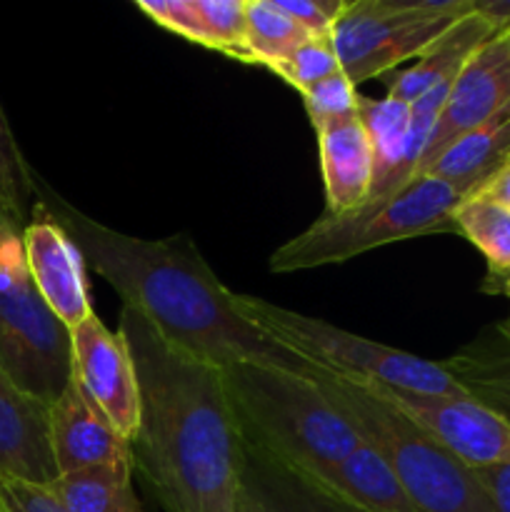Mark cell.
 <instances>
[{"label": "cell", "mask_w": 510, "mask_h": 512, "mask_svg": "<svg viewBox=\"0 0 510 512\" xmlns=\"http://www.w3.org/2000/svg\"><path fill=\"white\" fill-rule=\"evenodd\" d=\"M120 335L140 385V428L130 468L165 512H235L245 443L223 370L170 345L133 308Z\"/></svg>", "instance_id": "1"}, {"label": "cell", "mask_w": 510, "mask_h": 512, "mask_svg": "<svg viewBox=\"0 0 510 512\" xmlns=\"http://www.w3.org/2000/svg\"><path fill=\"white\" fill-rule=\"evenodd\" d=\"M35 205L68 233L85 265L170 345L215 368L260 363L315 378L318 368L235 308V293L190 240H145L98 223L38 180Z\"/></svg>", "instance_id": "2"}, {"label": "cell", "mask_w": 510, "mask_h": 512, "mask_svg": "<svg viewBox=\"0 0 510 512\" xmlns=\"http://www.w3.org/2000/svg\"><path fill=\"white\" fill-rule=\"evenodd\" d=\"M220 370L243 440L280 463L320 480L363 443L315 378L260 363Z\"/></svg>", "instance_id": "3"}, {"label": "cell", "mask_w": 510, "mask_h": 512, "mask_svg": "<svg viewBox=\"0 0 510 512\" xmlns=\"http://www.w3.org/2000/svg\"><path fill=\"white\" fill-rule=\"evenodd\" d=\"M330 403L393 468L418 512H495L475 470L358 380L315 373Z\"/></svg>", "instance_id": "4"}, {"label": "cell", "mask_w": 510, "mask_h": 512, "mask_svg": "<svg viewBox=\"0 0 510 512\" xmlns=\"http://www.w3.org/2000/svg\"><path fill=\"white\" fill-rule=\"evenodd\" d=\"M463 198L468 193L455 185L433 175H418L388 198L370 200L343 215L325 213L270 255V270L298 273L338 265L400 240L455 233L453 210Z\"/></svg>", "instance_id": "5"}, {"label": "cell", "mask_w": 510, "mask_h": 512, "mask_svg": "<svg viewBox=\"0 0 510 512\" xmlns=\"http://www.w3.org/2000/svg\"><path fill=\"white\" fill-rule=\"evenodd\" d=\"M235 308L263 333L325 373L360 380V383L408 390V393L468 398V393L455 383L443 363L375 343L363 335L348 333L338 325L280 308L253 295L235 293Z\"/></svg>", "instance_id": "6"}, {"label": "cell", "mask_w": 510, "mask_h": 512, "mask_svg": "<svg viewBox=\"0 0 510 512\" xmlns=\"http://www.w3.org/2000/svg\"><path fill=\"white\" fill-rule=\"evenodd\" d=\"M0 368L50 408L73 378L70 330L45 305L25 263L23 230L0 215Z\"/></svg>", "instance_id": "7"}, {"label": "cell", "mask_w": 510, "mask_h": 512, "mask_svg": "<svg viewBox=\"0 0 510 512\" xmlns=\"http://www.w3.org/2000/svg\"><path fill=\"white\" fill-rule=\"evenodd\" d=\"M470 13L473 0H348L330 45L343 75L358 88L385 78L403 60L423 58Z\"/></svg>", "instance_id": "8"}, {"label": "cell", "mask_w": 510, "mask_h": 512, "mask_svg": "<svg viewBox=\"0 0 510 512\" xmlns=\"http://www.w3.org/2000/svg\"><path fill=\"white\" fill-rule=\"evenodd\" d=\"M360 383V380H358ZM473 470L510 460V425L470 398L408 393L363 383Z\"/></svg>", "instance_id": "9"}, {"label": "cell", "mask_w": 510, "mask_h": 512, "mask_svg": "<svg viewBox=\"0 0 510 512\" xmlns=\"http://www.w3.org/2000/svg\"><path fill=\"white\" fill-rule=\"evenodd\" d=\"M73 378L83 385L95 405L108 415L125 440L140 428V385L133 355L125 338L105 328L93 313L70 330Z\"/></svg>", "instance_id": "10"}, {"label": "cell", "mask_w": 510, "mask_h": 512, "mask_svg": "<svg viewBox=\"0 0 510 512\" xmlns=\"http://www.w3.org/2000/svg\"><path fill=\"white\" fill-rule=\"evenodd\" d=\"M510 103V38L498 33L475 50L450 88L433 135L420 158L415 178L430 165V160L448 148L460 135L488 123Z\"/></svg>", "instance_id": "11"}, {"label": "cell", "mask_w": 510, "mask_h": 512, "mask_svg": "<svg viewBox=\"0 0 510 512\" xmlns=\"http://www.w3.org/2000/svg\"><path fill=\"white\" fill-rule=\"evenodd\" d=\"M23 248L35 290L55 318L68 330L83 323L93 313L85 260L68 233L38 205H33L30 223L23 228Z\"/></svg>", "instance_id": "12"}, {"label": "cell", "mask_w": 510, "mask_h": 512, "mask_svg": "<svg viewBox=\"0 0 510 512\" xmlns=\"http://www.w3.org/2000/svg\"><path fill=\"white\" fill-rule=\"evenodd\" d=\"M50 453L60 475L130 463V440L90 400L75 378L65 385L48 415Z\"/></svg>", "instance_id": "13"}, {"label": "cell", "mask_w": 510, "mask_h": 512, "mask_svg": "<svg viewBox=\"0 0 510 512\" xmlns=\"http://www.w3.org/2000/svg\"><path fill=\"white\" fill-rule=\"evenodd\" d=\"M245 443V440H243ZM235 512H365L318 478L245 443L243 483Z\"/></svg>", "instance_id": "14"}, {"label": "cell", "mask_w": 510, "mask_h": 512, "mask_svg": "<svg viewBox=\"0 0 510 512\" xmlns=\"http://www.w3.org/2000/svg\"><path fill=\"white\" fill-rule=\"evenodd\" d=\"M48 415V405L30 398L0 368V475L40 485L58 480Z\"/></svg>", "instance_id": "15"}, {"label": "cell", "mask_w": 510, "mask_h": 512, "mask_svg": "<svg viewBox=\"0 0 510 512\" xmlns=\"http://www.w3.org/2000/svg\"><path fill=\"white\" fill-rule=\"evenodd\" d=\"M320 148L325 200L330 215H343L368 203L375 178V155L360 115L333 120L315 130Z\"/></svg>", "instance_id": "16"}, {"label": "cell", "mask_w": 510, "mask_h": 512, "mask_svg": "<svg viewBox=\"0 0 510 512\" xmlns=\"http://www.w3.org/2000/svg\"><path fill=\"white\" fill-rule=\"evenodd\" d=\"M153 23L190 43L250 63L245 45V0H138Z\"/></svg>", "instance_id": "17"}, {"label": "cell", "mask_w": 510, "mask_h": 512, "mask_svg": "<svg viewBox=\"0 0 510 512\" xmlns=\"http://www.w3.org/2000/svg\"><path fill=\"white\" fill-rule=\"evenodd\" d=\"M493 35H498V30L473 10L463 20H458L423 58H418L413 68L395 73L393 78L385 80L388 98L413 105L415 100L428 95L430 90L453 88L455 78L465 68V63Z\"/></svg>", "instance_id": "18"}, {"label": "cell", "mask_w": 510, "mask_h": 512, "mask_svg": "<svg viewBox=\"0 0 510 512\" xmlns=\"http://www.w3.org/2000/svg\"><path fill=\"white\" fill-rule=\"evenodd\" d=\"M443 368L470 400L485 405L510 425V318L450 355Z\"/></svg>", "instance_id": "19"}, {"label": "cell", "mask_w": 510, "mask_h": 512, "mask_svg": "<svg viewBox=\"0 0 510 512\" xmlns=\"http://www.w3.org/2000/svg\"><path fill=\"white\" fill-rule=\"evenodd\" d=\"M510 163V103L488 123L440 150L420 175H433L473 195L488 178Z\"/></svg>", "instance_id": "20"}, {"label": "cell", "mask_w": 510, "mask_h": 512, "mask_svg": "<svg viewBox=\"0 0 510 512\" xmlns=\"http://www.w3.org/2000/svg\"><path fill=\"white\" fill-rule=\"evenodd\" d=\"M358 115L365 125L375 155V178L370 200H383L410 183L405 173V145H408L410 105L400 100H370L360 95Z\"/></svg>", "instance_id": "21"}, {"label": "cell", "mask_w": 510, "mask_h": 512, "mask_svg": "<svg viewBox=\"0 0 510 512\" xmlns=\"http://www.w3.org/2000/svg\"><path fill=\"white\" fill-rule=\"evenodd\" d=\"M320 483L333 488L335 493L365 512H418L400 480L395 478L393 468L365 440L338 468L320 478Z\"/></svg>", "instance_id": "22"}, {"label": "cell", "mask_w": 510, "mask_h": 512, "mask_svg": "<svg viewBox=\"0 0 510 512\" xmlns=\"http://www.w3.org/2000/svg\"><path fill=\"white\" fill-rule=\"evenodd\" d=\"M53 488L70 512H143L130 463L60 475Z\"/></svg>", "instance_id": "23"}, {"label": "cell", "mask_w": 510, "mask_h": 512, "mask_svg": "<svg viewBox=\"0 0 510 512\" xmlns=\"http://www.w3.org/2000/svg\"><path fill=\"white\" fill-rule=\"evenodd\" d=\"M313 35L280 13L273 0H245V45L250 63L278 68Z\"/></svg>", "instance_id": "24"}, {"label": "cell", "mask_w": 510, "mask_h": 512, "mask_svg": "<svg viewBox=\"0 0 510 512\" xmlns=\"http://www.w3.org/2000/svg\"><path fill=\"white\" fill-rule=\"evenodd\" d=\"M455 233L475 245L488 260V275L510 273V210L493 200L468 195L453 210Z\"/></svg>", "instance_id": "25"}, {"label": "cell", "mask_w": 510, "mask_h": 512, "mask_svg": "<svg viewBox=\"0 0 510 512\" xmlns=\"http://www.w3.org/2000/svg\"><path fill=\"white\" fill-rule=\"evenodd\" d=\"M35 195H38V178L25 163L0 105V215L23 230L33 215Z\"/></svg>", "instance_id": "26"}, {"label": "cell", "mask_w": 510, "mask_h": 512, "mask_svg": "<svg viewBox=\"0 0 510 512\" xmlns=\"http://www.w3.org/2000/svg\"><path fill=\"white\" fill-rule=\"evenodd\" d=\"M273 73L303 95L305 90L318 85L320 80L333 78V75L343 73V70H340L338 55H335L333 45H330V38H310L285 63L273 68Z\"/></svg>", "instance_id": "27"}, {"label": "cell", "mask_w": 510, "mask_h": 512, "mask_svg": "<svg viewBox=\"0 0 510 512\" xmlns=\"http://www.w3.org/2000/svg\"><path fill=\"white\" fill-rule=\"evenodd\" d=\"M303 105L308 110V118L313 123V130H318L320 125H328L333 120L348 118V115L358 113V90L355 85L345 78L343 73L333 75V78L320 80L318 85H313L310 90H305Z\"/></svg>", "instance_id": "28"}, {"label": "cell", "mask_w": 510, "mask_h": 512, "mask_svg": "<svg viewBox=\"0 0 510 512\" xmlns=\"http://www.w3.org/2000/svg\"><path fill=\"white\" fill-rule=\"evenodd\" d=\"M0 512H70L53 483L40 485L0 475Z\"/></svg>", "instance_id": "29"}, {"label": "cell", "mask_w": 510, "mask_h": 512, "mask_svg": "<svg viewBox=\"0 0 510 512\" xmlns=\"http://www.w3.org/2000/svg\"><path fill=\"white\" fill-rule=\"evenodd\" d=\"M273 5L313 38H330L348 0H273Z\"/></svg>", "instance_id": "30"}, {"label": "cell", "mask_w": 510, "mask_h": 512, "mask_svg": "<svg viewBox=\"0 0 510 512\" xmlns=\"http://www.w3.org/2000/svg\"><path fill=\"white\" fill-rule=\"evenodd\" d=\"M475 475L493 500L495 512H510V460L490 468H478Z\"/></svg>", "instance_id": "31"}, {"label": "cell", "mask_w": 510, "mask_h": 512, "mask_svg": "<svg viewBox=\"0 0 510 512\" xmlns=\"http://www.w3.org/2000/svg\"><path fill=\"white\" fill-rule=\"evenodd\" d=\"M473 195L493 200V203L500 205V208L510 210V163L505 165V168H500L493 178L485 180Z\"/></svg>", "instance_id": "32"}, {"label": "cell", "mask_w": 510, "mask_h": 512, "mask_svg": "<svg viewBox=\"0 0 510 512\" xmlns=\"http://www.w3.org/2000/svg\"><path fill=\"white\" fill-rule=\"evenodd\" d=\"M473 10L498 33H510V0H473Z\"/></svg>", "instance_id": "33"}, {"label": "cell", "mask_w": 510, "mask_h": 512, "mask_svg": "<svg viewBox=\"0 0 510 512\" xmlns=\"http://www.w3.org/2000/svg\"><path fill=\"white\" fill-rule=\"evenodd\" d=\"M508 38H510V33H508Z\"/></svg>", "instance_id": "34"}]
</instances>
